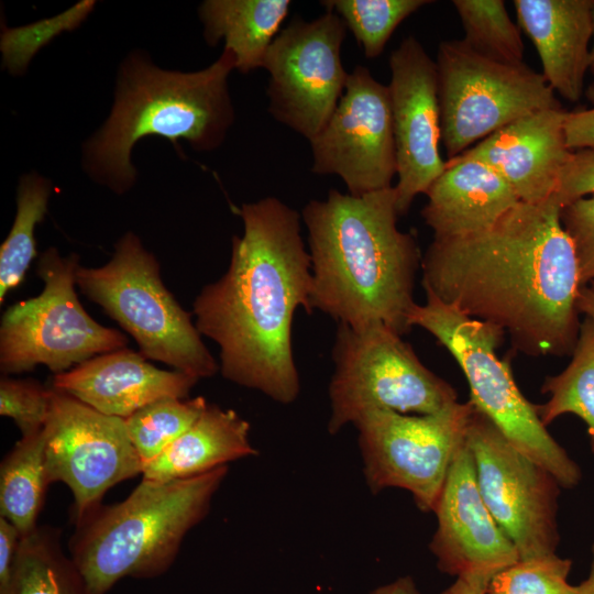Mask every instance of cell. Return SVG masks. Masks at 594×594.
Listing matches in <instances>:
<instances>
[{
    "instance_id": "cell-21",
    "label": "cell",
    "mask_w": 594,
    "mask_h": 594,
    "mask_svg": "<svg viewBox=\"0 0 594 594\" xmlns=\"http://www.w3.org/2000/svg\"><path fill=\"white\" fill-rule=\"evenodd\" d=\"M421 210L433 238H459L493 227L519 199L507 182L487 164L459 156L426 191Z\"/></svg>"
},
{
    "instance_id": "cell-40",
    "label": "cell",
    "mask_w": 594,
    "mask_h": 594,
    "mask_svg": "<svg viewBox=\"0 0 594 594\" xmlns=\"http://www.w3.org/2000/svg\"><path fill=\"white\" fill-rule=\"evenodd\" d=\"M578 309L585 317L594 318V285L587 284L580 288Z\"/></svg>"
},
{
    "instance_id": "cell-4",
    "label": "cell",
    "mask_w": 594,
    "mask_h": 594,
    "mask_svg": "<svg viewBox=\"0 0 594 594\" xmlns=\"http://www.w3.org/2000/svg\"><path fill=\"white\" fill-rule=\"evenodd\" d=\"M233 69L228 48L208 67L188 73L163 69L145 52H131L119 66L109 117L82 146L84 172L121 195L136 183L131 154L141 139L164 138L175 147L183 140L199 152L218 148L235 118L228 85Z\"/></svg>"
},
{
    "instance_id": "cell-17",
    "label": "cell",
    "mask_w": 594,
    "mask_h": 594,
    "mask_svg": "<svg viewBox=\"0 0 594 594\" xmlns=\"http://www.w3.org/2000/svg\"><path fill=\"white\" fill-rule=\"evenodd\" d=\"M433 513L437 529L429 548L441 572L496 574L520 559L481 495L465 439L453 457Z\"/></svg>"
},
{
    "instance_id": "cell-22",
    "label": "cell",
    "mask_w": 594,
    "mask_h": 594,
    "mask_svg": "<svg viewBox=\"0 0 594 594\" xmlns=\"http://www.w3.org/2000/svg\"><path fill=\"white\" fill-rule=\"evenodd\" d=\"M256 454L250 442V424L232 409L208 404L186 432L156 458L143 463L142 480L190 479Z\"/></svg>"
},
{
    "instance_id": "cell-25",
    "label": "cell",
    "mask_w": 594,
    "mask_h": 594,
    "mask_svg": "<svg viewBox=\"0 0 594 594\" xmlns=\"http://www.w3.org/2000/svg\"><path fill=\"white\" fill-rule=\"evenodd\" d=\"M50 485L44 429L22 436L0 464V517L13 524L21 536L31 532L38 525Z\"/></svg>"
},
{
    "instance_id": "cell-7",
    "label": "cell",
    "mask_w": 594,
    "mask_h": 594,
    "mask_svg": "<svg viewBox=\"0 0 594 594\" xmlns=\"http://www.w3.org/2000/svg\"><path fill=\"white\" fill-rule=\"evenodd\" d=\"M76 284L136 341L146 359L173 366L198 380L220 369L186 311L166 288L160 264L133 232L114 245L101 267L78 266Z\"/></svg>"
},
{
    "instance_id": "cell-33",
    "label": "cell",
    "mask_w": 594,
    "mask_h": 594,
    "mask_svg": "<svg viewBox=\"0 0 594 594\" xmlns=\"http://www.w3.org/2000/svg\"><path fill=\"white\" fill-rule=\"evenodd\" d=\"M51 405V388L33 378H0V415L11 418L22 436L44 429Z\"/></svg>"
},
{
    "instance_id": "cell-26",
    "label": "cell",
    "mask_w": 594,
    "mask_h": 594,
    "mask_svg": "<svg viewBox=\"0 0 594 594\" xmlns=\"http://www.w3.org/2000/svg\"><path fill=\"white\" fill-rule=\"evenodd\" d=\"M572 359L559 374L546 377L541 392L547 403L537 405L540 420L548 426L558 417L575 415L586 426L590 448L594 452V318L580 323Z\"/></svg>"
},
{
    "instance_id": "cell-39",
    "label": "cell",
    "mask_w": 594,
    "mask_h": 594,
    "mask_svg": "<svg viewBox=\"0 0 594 594\" xmlns=\"http://www.w3.org/2000/svg\"><path fill=\"white\" fill-rule=\"evenodd\" d=\"M371 594H421L413 578L403 576L386 585L380 586L371 592Z\"/></svg>"
},
{
    "instance_id": "cell-14",
    "label": "cell",
    "mask_w": 594,
    "mask_h": 594,
    "mask_svg": "<svg viewBox=\"0 0 594 594\" xmlns=\"http://www.w3.org/2000/svg\"><path fill=\"white\" fill-rule=\"evenodd\" d=\"M45 431L50 484H66L74 497L73 520L101 504L112 486L142 474L143 462L125 420L102 414L52 386Z\"/></svg>"
},
{
    "instance_id": "cell-15",
    "label": "cell",
    "mask_w": 594,
    "mask_h": 594,
    "mask_svg": "<svg viewBox=\"0 0 594 594\" xmlns=\"http://www.w3.org/2000/svg\"><path fill=\"white\" fill-rule=\"evenodd\" d=\"M311 170L338 175L348 194L362 196L391 188L397 175L388 85L358 65L323 129L309 141Z\"/></svg>"
},
{
    "instance_id": "cell-42",
    "label": "cell",
    "mask_w": 594,
    "mask_h": 594,
    "mask_svg": "<svg viewBox=\"0 0 594 594\" xmlns=\"http://www.w3.org/2000/svg\"><path fill=\"white\" fill-rule=\"evenodd\" d=\"M592 15H593V45H592V48H591L590 70L594 75V2H593Z\"/></svg>"
},
{
    "instance_id": "cell-11",
    "label": "cell",
    "mask_w": 594,
    "mask_h": 594,
    "mask_svg": "<svg viewBox=\"0 0 594 594\" xmlns=\"http://www.w3.org/2000/svg\"><path fill=\"white\" fill-rule=\"evenodd\" d=\"M473 407L469 400L430 415L374 409L360 416L353 425L371 492L403 488L420 510L433 512Z\"/></svg>"
},
{
    "instance_id": "cell-13",
    "label": "cell",
    "mask_w": 594,
    "mask_h": 594,
    "mask_svg": "<svg viewBox=\"0 0 594 594\" xmlns=\"http://www.w3.org/2000/svg\"><path fill=\"white\" fill-rule=\"evenodd\" d=\"M345 23L332 11L312 21L295 16L265 55L268 112L308 141L327 124L345 90Z\"/></svg>"
},
{
    "instance_id": "cell-31",
    "label": "cell",
    "mask_w": 594,
    "mask_h": 594,
    "mask_svg": "<svg viewBox=\"0 0 594 594\" xmlns=\"http://www.w3.org/2000/svg\"><path fill=\"white\" fill-rule=\"evenodd\" d=\"M96 7V1L82 0L57 15L23 26H2L0 51L2 66L12 76H22L35 54L64 32L79 28Z\"/></svg>"
},
{
    "instance_id": "cell-23",
    "label": "cell",
    "mask_w": 594,
    "mask_h": 594,
    "mask_svg": "<svg viewBox=\"0 0 594 594\" xmlns=\"http://www.w3.org/2000/svg\"><path fill=\"white\" fill-rule=\"evenodd\" d=\"M289 0H206L198 8L210 46L224 41L242 74L263 66L272 42L288 14Z\"/></svg>"
},
{
    "instance_id": "cell-32",
    "label": "cell",
    "mask_w": 594,
    "mask_h": 594,
    "mask_svg": "<svg viewBox=\"0 0 594 594\" xmlns=\"http://www.w3.org/2000/svg\"><path fill=\"white\" fill-rule=\"evenodd\" d=\"M572 561L556 553L518 560L493 575L487 594H574Z\"/></svg>"
},
{
    "instance_id": "cell-6",
    "label": "cell",
    "mask_w": 594,
    "mask_h": 594,
    "mask_svg": "<svg viewBox=\"0 0 594 594\" xmlns=\"http://www.w3.org/2000/svg\"><path fill=\"white\" fill-rule=\"evenodd\" d=\"M424 289L426 302L413 308L410 327L425 329L451 353L469 383L470 402L518 451L548 470L561 487L578 486L581 468L549 433L537 405L518 388L510 360L496 355L505 331L462 314Z\"/></svg>"
},
{
    "instance_id": "cell-8",
    "label": "cell",
    "mask_w": 594,
    "mask_h": 594,
    "mask_svg": "<svg viewBox=\"0 0 594 594\" xmlns=\"http://www.w3.org/2000/svg\"><path fill=\"white\" fill-rule=\"evenodd\" d=\"M332 358L331 435L370 410L430 415L458 402L454 388L427 369L402 336L384 324L354 329L338 323Z\"/></svg>"
},
{
    "instance_id": "cell-35",
    "label": "cell",
    "mask_w": 594,
    "mask_h": 594,
    "mask_svg": "<svg viewBox=\"0 0 594 594\" xmlns=\"http://www.w3.org/2000/svg\"><path fill=\"white\" fill-rule=\"evenodd\" d=\"M594 195V148L572 152L564 165L554 197L561 208L576 199Z\"/></svg>"
},
{
    "instance_id": "cell-2",
    "label": "cell",
    "mask_w": 594,
    "mask_h": 594,
    "mask_svg": "<svg viewBox=\"0 0 594 594\" xmlns=\"http://www.w3.org/2000/svg\"><path fill=\"white\" fill-rule=\"evenodd\" d=\"M243 234L232 238L224 275L194 301L195 324L220 349L222 376L280 404L300 389L292 327L310 307L311 261L300 215L275 197L243 204Z\"/></svg>"
},
{
    "instance_id": "cell-30",
    "label": "cell",
    "mask_w": 594,
    "mask_h": 594,
    "mask_svg": "<svg viewBox=\"0 0 594 594\" xmlns=\"http://www.w3.org/2000/svg\"><path fill=\"white\" fill-rule=\"evenodd\" d=\"M429 0H327L326 10L338 14L362 46L366 58L384 51L396 28Z\"/></svg>"
},
{
    "instance_id": "cell-43",
    "label": "cell",
    "mask_w": 594,
    "mask_h": 594,
    "mask_svg": "<svg viewBox=\"0 0 594 594\" xmlns=\"http://www.w3.org/2000/svg\"><path fill=\"white\" fill-rule=\"evenodd\" d=\"M585 96L592 103H594V82L586 88Z\"/></svg>"
},
{
    "instance_id": "cell-34",
    "label": "cell",
    "mask_w": 594,
    "mask_h": 594,
    "mask_svg": "<svg viewBox=\"0 0 594 594\" xmlns=\"http://www.w3.org/2000/svg\"><path fill=\"white\" fill-rule=\"evenodd\" d=\"M561 224L570 238L581 271V283L594 267V195L576 199L560 210Z\"/></svg>"
},
{
    "instance_id": "cell-18",
    "label": "cell",
    "mask_w": 594,
    "mask_h": 594,
    "mask_svg": "<svg viewBox=\"0 0 594 594\" xmlns=\"http://www.w3.org/2000/svg\"><path fill=\"white\" fill-rule=\"evenodd\" d=\"M562 107L540 110L512 122L459 155L477 160L497 172L519 201L540 204L551 198L572 152L566 145Z\"/></svg>"
},
{
    "instance_id": "cell-37",
    "label": "cell",
    "mask_w": 594,
    "mask_h": 594,
    "mask_svg": "<svg viewBox=\"0 0 594 594\" xmlns=\"http://www.w3.org/2000/svg\"><path fill=\"white\" fill-rule=\"evenodd\" d=\"M21 537L13 524L0 517V592L9 584Z\"/></svg>"
},
{
    "instance_id": "cell-1",
    "label": "cell",
    "mask_w": 594,
    "mask_h": 594,
    "mask_svg": "<svg viewBox=\"0 0 594 594\" xmlns=\"http://www.w3.org/2000/svg\"><path fill=\"white\" fill-rule=\"evenodd\" d=\"M554 196L519 201L487 230L433 238L422 286L462 314L509 333L530 356L572 353L580 329L581 271Z\"/></svg>"
},
{
    "instance_id": "cell-38",
    "label": "cell",
    "mask_w": 594,
    "mask_h": 594,
    "mask_svg": "<svg viewBox=\"0 0 594 594\" xmlns=\"http://www.w3.org/2000/svg\"><path fill=\"white\" fill-rule=\"evenodd\" d=\"M494 574L468 573L457 580L439 594H487V587Z\"/></svg>"
},
{
    "instance_id": "cell-10",
    "label": "cell",
    "mask_w": 594,
    "mask_h": 594,
    "mask_svg": "<svg viewBox=\"0 0 594 594\" xmlns=\"http://www.w3.org/2000/svg\"><path fill=\"white\" fill-rule=\"evenodd\" d=\"M436 66L448 160L522 117L561 107L542 74L488 59L462 38L440 42Z\"/></svg>"
},
{
    "instance_id": "cell-29",
    "label": "cell",
    "mask_w": 594,
    "mask_h": 594,
    "mask_svg": "<svg viewBox=\"0 0 594 594\" xmlns=\"http://www.w3.org/2000/svg\"><path fill=\"white\" fill-rule=\"evenodd\" d=\"M208 403L201 396L161 398L125 418L131 442L142 462L153 460L186 432L201 416Z\"/></svg>"
},
{
    "instance_id": "cell-5",
    "label": "cell",
    "mask_w": 594,
    "mask_h": 594,
    "mask_svg": "<svg viewBox=\"0 0 594 594\" xmlns=\"http://www.w3.org/2000/svg\"><path fill=\"white\" fill-rule=\"evenodd\" d=\"M227 474L224 465L185 480H142L125 499L75 519L68 550L90 592L106 594L127 576L153 579L168 571Z\"/></svg>"
},
{
    "instance_id": "cell-24",
    "label": "cell",
    "mask_w": 594,
    "mask_h": 594,
    "mask_svg": "<svg viewBox=\"0 0 594 594\" xmlns=\"http://www.w3.org/2000/svg\"><path fill=\"white\" fill-rule=\"evenodd\" d=\"M61 538V529L48 525L22 536L9 584L0 594H92Z\"/></svg>"
},
{
    "instance_id": "cell-20",
    "label": "cell",
    "mask_w": 594,
    "mask_h": 594,
    "mask_svg": "<svg viewBox=\"0 0 594 594\" xmlns=\"http://www.w3.org/2000/svg\"><path fill=\"white\" fill-rule=\"evenodd\" d=\"M594 0H515L517 24L534 43L550 87L571 102L584 92Z\"/></svg>"
},
{
    "instance_id": "cell-41",
    "label": "cell",
    "mask_w": 594,
    "mask_h": 594,
    "mask_svg": "<svg viewBox=\"0 0 594 594\" xmlns=\"http://www.w3.org/2000/svg\"><path fill=\"white\" fill-rule=\"evenodd\" d=\"M592 561L587 578L574 586V594H594V542L592 544Z\"/></svg>"
},
{
    "instance_id": "cell-36",
    "label": "cell",
    "mask_w": 594,
    "mask_h": 594,
    "mask_svg": "<svg viewBox=\"0 0 594 594\" xmlns=\"http://www.w3.org/2000/svg\"><path fill=\"white\" fill-rule=\"evenodd\" d=\"M564 130L570 150L594 148V108L568 111Z\"/></svg>"
},
{
    "instance_id": "cell-12",
    "label": "cell",
    "mask_w": 594,
    "mask_h": 594,
    "mask_svg": "<svg viewBox=\"0 0 594 594\" xmlns=\"http://www.w3.org/2000/svg\"><path fill=\"white\" fill-rule=\"evenodd\" d=\"M465 441L474 460L481 495L516 547L519 560L556 553L560 540L558 480L518 451L475 407L469 418Z\"/></svg>"
},
{
    "instance_id": "cell-9",
    "label": "cell",
    "mask_w": 594,
    "mask_h": 594,
    "mask_svg": "<svg viewBox=\"0 0 594 594\" xmlns=\"http://www.w3.org/2000/svg\"><path fill=\"white\" fill-rule=\"evenodd\" d=\"M78 255L57 249L41 253L37 275L44 288L36 297L10 306L0 323V370L18 374L44 364L55 374L99 354L125 348L127 337L94 320L75 290Z\"/></svg>"
},
{
    "instance_id": "cell-44",
    "label": "cell",
    "mask_w": 594,
    "mask_h": 594,
    "mask_svg": "<svg viewBox=\"0 0 594 594\" xmlns=\"http://www.w3.org/2000/svg\"><path fill=\"white\" fill-rule=\"evenodd\" d=\"M587 284L594 285V267L591 270V272L588 273V275L586 277L585 285H587Z\"/></svg>"
},
{
    "instance_id": "cell-28",
    "label": "cell",
    "mask_w": 594,
    "mask_h": 594,
    "mask_svg": "<svg viewBox=\"0 0 594 594\" xmlns=\"http://www.w3.org/2000/svg\"><path fill=\"white\" fill-rule=\"evenodd\" d=\"M464 30L462 38L477 54L503 64L524 63L520 28L503 0H453Z\"/></svg>"
},
{
    "instance_id": "cell-16",
    "label": "cell",
    "mask_w": 594,
    "mask_h": 594,
    "mask_svg": "<svg viewBox=\"0 0 594 594\" xmlns=\"http://www.w3.org/2000/svg\"><path fill=\"white\" fill-rule=\"evenodd\" d=\"M391 109L397 162L396 208L400 216L444 170L436 61L415 36L389 57Z\"/></svg>"
},
{
    "instance_id": "cell-19",
    "label": "cell",
    "mask_w": 594,
    "mask_h": 594,
    "mask_svg": "<svg viewBox=\"0 0 594 594\" xmlns=\"http://www.w3.org/2000/svg\"><path fill=\"white\" fill-rule=\"evenodd\" d=\"M198 381L176 370L158 369L141 352L123 348L55 374L52 387L102 414L125 419L161 398H187Z\"/></svg>"
},
{
    "instance_id": "cell-3",
    "label": "cell",
    "mask_w": 594,
    "mask_h": 594,
    "mask_svg": "<svg viewBox=\"0 0 594 594\" xmlns=\"http://www.w3.org/2000/svg\"><path fill=\"white\" fill-rule=\"evenodd\" d=\"M394 187L362 196L330 189L301 217L311 261V311L354 329L384 324L404 336L421 265L413 234L397 228Z\"/></svg>"
},
{
    "instance_id": "cell-27",
    "label": "cell",
    "mask_w": 594,
    "mask_h": 594,
    "mask_svg": "<svg viewBox=\"0 0 594 594\" xmlns=\"http://www.w3.org/2000/svg\"><path fill=\"white\" fill-rule=\"evenodd\" d=\"M53 187L36 172L23 174L16 188V212L0 248V304L24 279L36 255L35 227L42 222Z\"/></svg>"
}]
</instances>
